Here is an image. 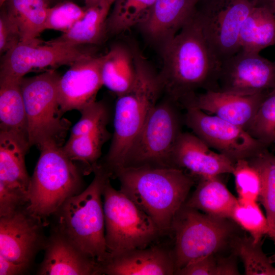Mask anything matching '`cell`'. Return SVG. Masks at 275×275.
<instances>
[{"instance_id": "6da1fadb", "label": "cell", "mask_w": 275, "mask_h": 275, "mask_svg": "<svg viewBox=\"0 0 275 275\" xmlns=\"http://www.w3.org/2000/svg\"><path fill=\"white\" fill-rule=\"evenodd\" d=\"M161 49L163 68L158 75L169 99L181 105L198 89L218 90L221 63L207 44L195 9Z\"/></svg>"}, {"instance_id": "7a4b0ae2", "label": "cell", "mask_w": 275, "mask_h": 275, "mask_svg": "<svg viewBox=\"0 0 275 275\" xmlns=\"http://www.w3.org/2000/svg\"><path fill=\"white\" fill-rule=\"evenodd\" d=\"M118 178L120 190L148 214L162 234L171 230L173 219L186 201L195 177L176 167H123Z\"/></svg>"}, {"instance_id": "3957f363", "label": "cell", "mask_w": 275, "mask_h": 275, "mask_svg": "<svg viewBox=\"0 0 275 275\" xmlns=\"http://www.w3.org/2000/svg\"><path fill=\"white\" fill-rule=\"evenodd\" d=\"M134 57L135 80L129 91L118 96L111 144L105 158L99 162L111 178L121 167L130 146L158 103L162 91L159 75L136 52Z\"/></svg>"}, {"instance_id": "277c9868", "label": "cell", "mask_w": 275, "mask_h": 275, "mask_svg": "<svg viewBox=\"0 0 275 275\" xmlns=\"http://www.w3.org/2000/svg\"><path fill=\"white\" fill-rule=\"evenodd\" d=\"M90 184L67 199L53 214L54 228L82 253L99 264L108 257L105 239L102 190L110 175L99 164Z\"/></svg>"}, {"instance_id": "5b68a950", "label": "cell", "mask_w": 275, "mask_h": 275, "mask_svg": "<svg viewBox=\"0 0 275 275\" xmlns=\"http://www.w3.org/2000/svg\"><path fill=\"white\" fill-rule=\"evenodd\" d=\"M62 146L52 141L38 146L40 154L28 191L27 210L47 224L67 199L84 190V174Z\"/></svg>"}, {"instance_id": "8992f818", "label": "cell", "mask_w": 275, "mask_h": 275, "mask_svg": "<svg viewBox=\"0 0 275 275\" xmlns=\"http://www.w3.org/2000/svg\"><path fill=\"white\" fill-rule=\"evenodd\" d=\"M105 239L108 252L148 247L162 234L151 218L134 202L105 182L103 190Z\"/></svg>"}, {"instance_id": "52a82bcc", "label": "cell", "mask_w": 275, "mask_h": 275, "mask_svg": "<svg viewBox=\"0 0 275 275\" xmlns=\"http://www.w3.org/2000/svg\"><path fill=\"white\" fill-rule=\"evenodd\" d=\"M60 77L54 69H49L20 81L30 146L48 141L63 146L71 123L62 117L58 95Z\"/></svg>"}, {"instance_id": "ba28073f", "label": "cell", "mask_w": 275, "mask_h": 275, "mask_svg": "<svg viewBox=\"0 0 275 275\" xmlns=\"http://www.w3.org/2000/svg\"><path fill=\"white\" fill-rule=\"evenodd\" d=\"M171 230L175 235L173 253L176 271L216 254L231 240L234 227L229 218L209 215L183 205L173 219Z\"/></svg>"}, {"instance_id": "9c48e42d", "label": "cell", "mask_w": 275, "mask_h": 275, "mask_svg": "<svg viewBox=\"0 0 275 275\" xmlns=\"http://www.w3.org/2000/svg\"><path fill=\"white\" fill-rule=\"evenodd\" d=\"M178 105L169 98L156 104L119 169L174 167L173 153L182 133L183 118L181 116Z\"/></svg>"}, {"instance_id": "30bf717a", "label": "cell", "mask_w": 275, "mask_h": 275, "mask_svg": "<svg viewBox=\"0 0 275 275\" xmlns=\"http://www.w3.org/2000/svg\"><path fill=\"white\" fill-rule=\"evenodd\" d=\"M253 0H200L195 12L210 48L222 63L240 49L242 24Z\"/></svg>"}, {"instance_id": "8fae6325", "label": "cell", "mask_w": 275, "mask_h": 275, "mask_svg": "<svg viewBox=\"0 0 275 275\" xmlns=\"http://www.w3.org/2000/svg\"><path fill=\"white\" fill-rule=\"evenodd\" d=\"M183 121L209 147L234 162L253 157L268 147L246 130L194 106H187Z\"/></svg>"}, {"instance_id": "7c38bea8", "label": "cell", "mask_w": 275, "mask_h": 275, "mask_svg": "<svg viewBox=\"0 0 275 275\" xmlns=\"http://www.w3.org/2000/svg\"><path fill=\"white\" fill-rule=\"evenodd\" d=\"M26 205L0 216V255L30 269L38 253L44 249L47 238L43 228L47 224L31 213Z\"/></svg>"}, {"instance_id": "4fadbf2b", "label": "cell", "mask_w": 275, "mask_h": 275, "mask_svg": "<svg viewBox=\"0 0 275 275\" xmlns=\"http://www.w3.org/2000/svg\"><path fill=\"white\" fill-rule=\"evenodd\" d=\"M89 53L79 48L42 43L38 38L20 41L5 53L1 65L0 78L20 80L35 69L70 66Z\"/></svg>"}, {"instance_id": "5bb4252c", "label": "cell", "mask_w": 275, "mask_h": 275, "mask_svg": "<svg viewBox=\"0 0 275 275\" xmlns=\"http://www.w3.org/2000/svg\"><path fill=\"white\" fill-rule=\"evenodd\" d=\"M217 84L218 91L240 95L268 91L275 87V62L240 50L221 63Z\"/></svg>"}, {"instance_id": "9a60e30c", "label": "cell", "mask_w": 275, "mask_h": 275, "mask_svg": "<svg viewBox=\"0 0 275 275\" xmlns=\"http://www.w3.org/2000/svg\"><path fill=\"white\" fill-rule=\"evenodd\" d=\"M104 55L89 54L71 64L60 77L58 84L59 103L62 114L82 109L96 101L103 86L101 69Z\"/></svg>"}, {"instance_id": "2e32d148", "label": "cell", "mask_w": 275, "mask_h": 275, "mask_svg": "<svg viewBox=\"0 0 275 275\" xmlns=\"http://www.w3.org/2000/svg\"><path fill=\"white\" fill-rule=\"evenodd\" d=\"M101 274L172 275L176 266L173 250L161 245L110 254L100 264Z\"/></svg>"}, {"instance_id": "e0dca14e", "label": "cell", "mask_w": 275, "mask_h": 275, "mask_svg": "<svg viewBox=\"0 0 275 275\" xmlns=\"http://www.w3.org/2000/svg\"><path fill=\"white\" fill-rule=\"evenodd\" d=\"M267 92L240 95L207 90L191 95L183 102L181 106L184 108L196 107L246 130Z\"/></svg>"}, {"instance_id": "ac0fdd59", "label": "cell", "mask_w": 275, "mask_h": 275, "mask_svg": "<svg viewBox=\"0 0 275 275\" xmlns=\"http://www.w3.org/2000/svg\"><path fill=\"white\" fill-rule=\"evenodd\" d=\"M210 148L194 133L182 132L174 149L173 166L199 179L232 174L235 162Z\"/></svg>"}, {"instance_id": "d6986e66", "label": "cell", "mask_w": 275, "mask_h": 275, "mask_svg": "<svg viewBox=\"0 0 275 275\" xmlns=\"http://www.w3.org/2000/svg\"><path fill=\"white\" fill-rule=\"evenodd\" d=\"M44 258L37 274H101L100 264L54 229L47 238Z\"/></svg>"}, {"instance_id": "ffe728a7", "label": "cell", "mask_w": 275, "mask_h": 275, "mask_svg": "<svg viewBox=\"0 0 275 275\" xmlns=\"http://www.w3.org/2000/svg\"><path fill=\"white\" fill-rule=\"evenodd\" d=\"M200 0H156L147 19L139 26L161 48L180 31Z\"/></svg>"}, {"instance_id": "44dd1931", "label": "cell", "mask_w": 275, "mask_h": 275, "mask_svg": "<svg viewBox=\"0 0 275 275\" xmlns=\"http://www.w3.org/2000/svg\"><path fill=\"white\" fill-rule=\"evenodd\" d=\"M29 143L13 134L0 132V183L28 196L31 177L25 164Z\"/></svg>"}, {"instance_id": "7402d4cb", "label": "cell", "mask_w": 275, "mask_h": 275, "mask_svg": "<svg viewBox=\"0 0 275 275\" xmlns=\"http://www.w3.org/2000/svg\"><path fill=\"white\" fill-rule=\"evenodd\" d=\"M115 0H105L86 7L84 16L68 31L48 42L69 47L92 44L100 41L106 30L109 12Z\"/></svg>"}, {"instance_id": "603a6c76", "label": "cell", "mask_w": 275, "mask_h": 275, "mask_svg": "<svg viewBox=\"0 0 275 275\" xmlns=\"http://www.w3.org/2000/svg\"><path fill=\"white\" fill-rule=\"evenodd\" d=\"M238 203L218 176L200 178L196 188L184 205L214 216L230 219Z\"/></svg>"}, {"instance_id": "cb8c5ba5", "label": "cell", "mask_w": 275, "mask_h": 275, "mask_svg": "<svg viewBox=\"0 0 275 275\" xmlns=\"http://www.w3.org/2000/svg\"><path fill=\"white\" fill-rule=\"evenodd\" d=\"M108 120L104 119L79 136L69 139L62 146L65 153L78 165L84 175L93 172L99 164L102 148L111 136L107 129Z\"/></svg>"}, {"instance_id": "d4e9b609", "label": "cell", "mask_w": 275, "mask_h": 275, "mask_svg": "<svg viewBox=\"0 0 275 275\" xmlns=\"http://www.w3.org/2000/svg\"><path fill=\"white\" fill-rule=\"evenodd\" d=\"M21 80L0 78V132L13 134L29 143Z\"/></svg>"}, {"instance_id": "484cf974", "label": "cell", "mask_w": 275, "mask_h": 275, "mask_svg": "<svg viewBox=\"0 0 275 275\" xmlns=\"http://www.w3.org/2000/svg\"><path fill=\"white\" fill-rule=\"evenodd\" d=\"M103 85L118 96L129 91L136 78L134 54L116 44L104 55L101 69Z\"/></svg>"}, {"instance_id": "4316f807", "label": "cell", "mask_w": 275, "mask_h": 275, "mask_svg": "<svg viewBox=\"0 0 275 275\" xmlns=\"http://www.w3.org/2000/svg\"><path fill=\"white\" fill-rule=\"evenodd\" d=\"M241 50L258 53L275 45V18L266 9L254 6L243 21L239 34Z\"/></svg>"}, {"instance_id": "83f0119b", "label": "cell", "mask_w": 275, "mask_h": 275, "mask_svg": "<svg viewBox=\"0 0 275 275\" xmlns=\"http://www.w3.org/2000/svg\"><path fill=\"white\" fill-rule=\"evenodd\" d=\"M2 6L18 28L21 41L37 39L45 30L49 0H7Z\"/></svg>"}, {"instance_id": "f1b7e54d", "label": "cell", "mask_w": 275, "mask_h": 275, "mask_svg": "<svg viewBox=\"0 0 275 275\" xmlns=\"http://www.w3.org/2000/svg\"><path fill=\"white\" fill-rule=\"evenodd\" d=\"M156 0H115L109 14L106 30L118 34L139 26L149 16Z\"/></svg>"}, {"instance_id": "f546056e", "label": "cell", "mask_w": 275, "mask_h": 275, "mask_svg": "<svg viewBox=\"0 0 275 275\" xmlns=\"http://www.w3.org/2000/svg\"><path fill=\"white\" fill-rule=\"evenodd\" d=\"M249 159L261 176L259 198L265 210L268 226L267 235L275 241V154L269 152L267 148Z\"/></svg>"}, {"instance_id": "4dcf8cb0", "label": "cell", "mask_w": 275, "mask_h": 275, "mask_svg": "<svg viewBox=\"0 0 275 275\" xmlns=\"http://www.w3.org/2000/svg\"><path fill=\"white\" fill-rule=\"evenodd\" d=\"M234 254L241 259L246 275H275V267L261 248V242L255 243L246 236L232 239Z\"/></svg>"}, {"instance_id": "1f68e13d", "label": "cell", "mask_w": 275, "mask_h": 275, "mask_svg": "<svg viewBox=\"0 0 275 275\" xmlns=\"http://www.w3.org/2000/svg\"><path fill=\"white\" fill-rule=\"evenodd\" d=\"M246 130L267 147L275 145V87L267 92Z\"/></svg>"}, {"instance_id": "d6a6232c", "label": "cell", "mask_w": 275, "mask_h": 275, "mask_svg": "<svg viewBox=\"0 0 275 275\" xmlns=\"http://www.w3.org/2000/svg\"><path fill=\"white\" fill-rule=\"evenodd\" d=\"M230 219L248 232L255 243L261 242L265 234H268V226L257 201L242 202L238 200Z\"/></svg>"}, {"instance_id": "836d02e7", "label": "cell", "mask_w": 275, "mask_h": 275, "mask_svg": "<svg viewBox=\"0 0 275 275\" xmlns=\"http://www.w3.org/2000/svg\"><path fill=\"white\" fill-rule=\"evenodd\" d=\"M232 174L235 178L238 200L257 201L262 185L261 176L257 168L249 159H239L235 162Z\"/></svg>"}, {"instance_id": "e575fe53", "label": "cell", "mask_w": 275, "mask_h": 275, "mask_svg": "<svg viewBox=\"0 0 275 275\" xmlns=\"http://www.w3.org/2000/svg\"><path fill=\"white\" fill-rule=\"evenodd\" d=\"M236 255L217 257L211 254L194 262L176 271L178 275H238Z\"/></svg>"}, {"instance_id": "d590c367", "label": "cell", "mask_w": 275, "mask_h": 275, "mask_svg": "<svg viewBox=\"0 0 275 275\" xmlns=\"http://www.w3.org/2000/svg\"><path fill=\"white\" fill-rule=\"evenodd\" d=\"M86 7L82 8L71 2L58 4L47 10L45 30L66 33L84 15Z\"/></svg>"}, {"instance_id": "8d00e7d4", "label": "cell", "mask_w": 275, "mask_h": 275, "mask_svg": "<svg viewBox=\"0 0 275 275\" xmlns=\"http://www.w3.org/2000/svg\"><path fill=\"white\" fill-rule=\"evenodd\" d=\"M21 41L16 23L2 10L0 16V52L5 53Z\"/></svg>"}, {"instance_id": "74e56055", "label": "cell", "mask_w": 275, "mask_h": 275, "mask_svg": "<svg viewBox=\"0 0 275 275\" xmlns=\"http://www.w3.org/2000/svg\"><path fill=\"white\" fill-rule=\"evenodd\" d=\"M27 203L26 194L0 183V216L14 212Z\"/></svg>"}, {"instance_id": "f35d334b", "label": "cell", "mask_w": 275, "mask_h": 275, "mask_svg": "<svg viewBox=\"0 0 275 275\" xmlns=\"http://www.w3.org/2000/svg\"><path fill=\"white\" fill-rule=\"evenodd\" d=\"M29 269L0 255V275H19L28 272Z\"/></svg>"}, {"instance_id": "ab89813d", "label": "cell", "mask_w": 275, "mask_h": 275, "mask_svg": "<svg viewBox=\"0 0 275 275\" xmlns=\"http://www.w3.org/2000/svg\"><path fill=\"white\" fill-rule=\"evenodd\" d=\"M255 6L262 7L269 11L275 18V0H253Z\"/></svg>"}, {"instance_id": "60d3db41", "label": "cell", "mask_w": 275, "mask_h": 275, "mask_svg": "<svg viewBox=\"0 0 275 275\" xmlns=\"http://www.w3.org/2000/svg\"><path fill=\"white\" fill-rule=\"evenodd\" d=\"M86 7H88L97 4L101 2H102L105 0H84Z\"/></svg>"}, {"instance_id": "b9f144b4", "label": "cell", "mask_w": 275, "mask_h": 275, "mask_svg": "<svg viewBox=\"0 0 275 275\" xmlns=\"http://www.w3.org/2000/svg\"><path fill=\"white\" fill-rule=\"evenodd\" d=\"M7 0H0V5L2 6Z\"/></svg>"}, {"instance_id": "7bdbcfd3", "label": "cell", "mask_w": 275, "mask_h": 275, "mask_svg": "<svg viewBox=\"0 0 275 275\" xmlns=\"http://www.w3.org/2000/svg\"><path fill=\"white\" fill-rule=\"evenodd\" d=\"M274 258H275V254H274Z\"/></svg>"}]
</instances>
